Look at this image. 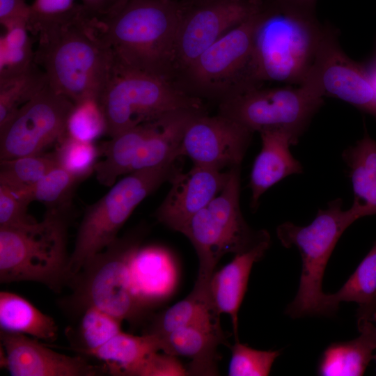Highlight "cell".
I'll list each match as a JSON object with an SVG mask.
<instances>
[{
    "label": "cell",
    "instance_id": "obj_1",
    "mask_svg": "<svg viewBox=\"0 0 376 376\" xmlns=\"http://www.w3.org/2000/svg\"><path fill=\"white\" fill-rule=\"evenodd\" d=\"M29 30L38 36L34 61L45 72L47 85L75 104L97 100L115 63L99 21L81 4Z\"/></svg>",
    "mask_w": 376,
    "mask_h": 376
},
{
    "label": "cell",
    "instance_id": "obj_2",
    "mask_svg": "<svg viewBox=\"0 0 376 376\" xmlns=\"http://www.w3.org/2000/svg\"><path fill=\"white\" fill-rule=\"evenodd\" d=\"M187 4L183 0H129L99 20L116 61L171 83L174 43Z\"/></svg>",
    "mask_w": 376,
    "mask_h": 376
},
{
    "label": "cell",
    "instance_id": "obj_3",
    "mask_svg": "<svg viewBox=\"0 0 376 376\" xmlns=\"http://www.w3.org/2000/svg\"><path fill=\"white\" fill-rule=\"evenodd\" d=\"M326 26L317 16L283 10L263 1L253 37L259 82L301 85L315 62Z\"/></svg>",
    "mask_w": 376,
    "mask_h": 376
},
{
    "label": "cell",
    "instance_id": "obj_4",
    "mask_svg": "<svg viewBox=\"0 0 376 376\" xmlns=\"http://www.w3.org/2000/svg\"><path fill=\"white\" fill-rule=\"evenodd\" d=\"M68 212L48 210L41 221L0 226V282L33 281L58 292L70 283Z\"/></svg>",
    "mask_w": 376,
    "mask_h": 376
},
{
    "label": "cell",
    "instance_id": "obj_5",
    "mask_svg": "<svg viewBox=\"0 0 376 376\" xmlns=\"http://www.w3.org/2000/svg\"><path fill=\"white\" fill-rule=\"evenodd\" d=\"M259 12L210 45L173 84L191 96L218 104L260 87L253 49Z\"/></svg>",
    "mask_w": 376,
    "mask_h": 376
},
{
    "label": "cell",
    "instance_id": "obj_6",
    "mask_svg": "<svg viewBox=\"0 0 376 376\" xmlns=\"http://www.w3.org/2000/svg\"><path fill=\"white\" fill-rule=\"evenodd\" d=\"M109 137L179 110L205 111L204 101L172 83L117 62L97 99Z\"/></svg>",
    "mask_w": 376,
    "mask_h": 376
},
{
    "label": "cell",
    "instance_id": "obj_7",
    "mask_svg": "<svg viewBox=\"0 0 376 376\" xmlns=\"http://www.w3.org/2000/svg\"><path fill=\"white\" fill-rule=\"evenodd\" d=\"M175 162L126 174L86 208L70 254V283L90 258L118 237L120 229L137 205L180 169Z\"/></svg>",
    "mask_w": 376,
    "mask_h": 376
},
{
    "label": "cell",
    "instance_id": "obj_8",
    "mask_svg": "<svg viewBox=\"0 0 376 376\" xmlns=\"http://www.w3.org/2000/svg\"><path fill=\"white\" fill-rule=\"evenodd\" d=\"M143 232L135 230L118 237L90 258L70 283L72 295L65 308L80 315L94 306L123 321H136L146 311L132 286L130 262L140 247Z\"/></svg>",
    "mask_w": 376,
    "mask_h": 376
},
{
    "label": "cell",
    "instance_id": "obj_9",
    "mask_svg": "<svg viewBox=\"0 0 376 376\" xmlns=\"http://www.w3.org/2000/svg\"><path fill=\"white\" fill-rule=\"evenodd\" d=\"M342 200L329 202L319 210L308 226L285 222L276 229L277 237L286 248L296 247L302 260L299 285L285 313L297 318L306 315H327L322 283L330 256L343 232L357 219L350 209H342Z\"/></svg>",
    "mask_w": 376,
    "mask_h": 376
},
{
    "label": "cell",
    "instance_id": "obj_10",
    "mask_svg": "<svg viewBox=\"0 0 376 376\" xmlns=\"http://www.w3.org/2000/svg\"><path fill=\"white\" fill-rule=\"evenodd\" d=\"M222 191L187 223L181 233L191 242L198 259L197 281L208 283L226 253H241L270 237L265 230H255L240 210V166L228 169Z\"/></svg>",
    "mask_w": 376,
    "mask_h": 376
},
{
    "label": "cell",
    "instance_id": "obj_11",
    "mask_svg": "<svg viewBox=\"0 0 376 376\" xmlns=\"http://www.w3.org/2000/svg\"><path fill=\"white\" fill-rule=\"evenodd\" d=\"M324 102V97L306 84L252 88L219 104L218 113L252 132L283 128L299 139Z\"/></svg>",
    "mask_w": 376,
    "mask_h": 376
},
{
    "label": "cell",
    "instance_id": "obj_12",
    "mask_svg": "<svg viewBox=\"0 0 376 376\" xmlns=\"http://www.w3.org/2000/svg\"><path fill=\"white\" fill-rule=\"evenodd\" d=\"M75 104L47 84L0 127V159L45 152L67 134Z\"/></svg>",
    "mask_w": 376,
    "mask_h": 376
},
{
    "label": "cell",
    "instance_id": "obj_13",
    "mask_svg": "<svg viewBox=\"0 0 376 376\" xmlns=\"http://www.w3.org/2000/svg\"><path fill=\"white\" fill-rule=\"evenodd\" d=\"M262 7L263 0L187 2L174 43L172 84L210 45Z\"/></svg>",
    "mask_w": 376,
    "mask_h": 376
},
{
    "label": "cell",
    "instance_id": "obj_14",
    "mask_svg": "<svg viewBox=\"0 0 376 376\" xmlns=\"http://www.w3.org/2000/svg\"><path fill=\"white\" fill-rule=\"evenodd\" d=\"M302 84L323 97L340 99L376 118V98L366 65L345 55L339 46L336 31L328 25L313 67Z\"/></svg>",
    "mask_w": 376,
    "mask_h": 376
},
{
    "label": "cell",
    "instance_id": "obj_15",
    "mask_svg": "<svg viewBox=\"0 0 376 376\" xmlns=\"http://www.w3.org/2000/svg\"><path fill=\"white\" fill-rule=\"evenodd\" d=\"M253 134L224 115L198 113L185 128L180 155L189 157L194 165L219 171L241 166Z\"/></svg>",
    "mask_w": 376,
    "mask_h": 376
},
{
    "label": "cell",
    "instance_id": "obj_16",
    "mask_svg": "<svg viewBox=\"0 0 376 376\" xmlns=\"http://www.w3.org/2000/svg\"><path fill=\"white\" fill-rule=\"evenodd\" d=\"M1 366L13 376H94L100 368L81 356L52 350L27 335L0 330Z\"/></svg>",
    "mask_w": 376,
    "mask_h": 376
},
{
    "label": "cell",
    "instance_id": "obj_17",
    "mask_svg": "<svg viewBox=\"0 0 376 376\" xmlns=\"http://www.w3.org/2000/svg\"><path fill=\"white\" fill-rule=\"evenodd\" d=\"M229 170L194 165L187 172L179 169L170 179L171 189L155 211L158 221L181 233L190 219L224 189Z\"/></svg>",
    "mask_w": 376,
    "mask_h": 376
},
{
    "label": "cell",
    "instance_id": "obj_18",
    "mask_svg": "<svg viewBox=\"0 0 376 376\" xmlns=\"http://www.w3.org/2000/svg\"><path fill=\"white\" fill-rule=\"evenodd\" d=\"M262 147L256 157L250 175L251 206L255 210L261 196L283 178L301 173V163L292 155L290 147L299 138L283 128H266L258 132Z\"/></svg>",
    "mask_w": 376,
    "mask_h": 376
},
{
    "label": "cell",
    "instance_id": "obj_19",
    "mask_svg": "<svg viewBox=\"0 0 376 376\" xmlns=\"http://www.w3.org/2000/svg\"><path fill=\"white\" fill-rule=\"evenodd\" d=\"M130 271L134 295L145 311L169 297L176 287L175 263L161 247H139L130 259Z\"/></svg>",
    "mask_w": 376,
    "mask_h": 376
},
{
    "label": "cell",
    "instance_id": "obj_20",
    "mask_svg": "<svg viewBox=\"0 0 376 376\" xmlns=\"http://www.w3.org/2000/svg\"><path fill=\"white\" fill-rule=\"evenodd\" d=\"M270 245L268 237L241 253L222 269L214 272L209 281V292L217 311L231 318L235 340H238V312L246 290L253 265L260 260Z\"/></svg>",
    "mask_w": 376,
    "mask_h": 376
},
{
    "label": "cell",
    "instance_id": "obj_21",
    "mask_svg": "<svg viewBox=\"0 0 376 376\" xmlns=\"http://www.w3.org/2000/svg\"><path fill=\"white\" fill-rule=\"evenodd\" d=\"M159 338L164 353L191 360L187 368L188 375H218L217 348L221 344L229 347L221 328L186 327Z\"/></svg>",
    "mask_w": 376,
    "mask_h": 376
},
{
    "label": "cell",
    "instance_id": "obj_22",
    "mask_svg": "<svg viewBox=\"0 0 376 376\" xmlns=\"http://www.w3.org/2000/svg\"><path fill=\"white\" fill-rule=\"evenodd\" d=\"M359 336L329 345L323 352L318 374L322 376H361L376 350V329L371 320L359 319Z\"/></svg>",
    "mask_w": 376,
    "mask_h": 376
},
{
    "label": "cell",
    "instance_id": "obj_23",
    "mask_svg": "<svg viewBox=\"0 0 376 376\" xmlns=\"http://www.w3.org/2000/svg\"><path fill=\"white\" fill-rule=\"evenodd\" d=\"M342 156L349 168L354 196L350 209L357 219L376 214V141L366 133Z\"/></svg>",
    "mask_w": 376,
    "mask_h": 376
},
{
    "label": "cell",
    "instance_id": "obj_24",
    "mask_svg": "<svg viewBox=\"0 0 376 376\" xmlns=\"http://www.w3.org/2000/svg\"><path fill=\"white\" fill-rule=\"evenodd\" d=\"M217 312L209 292V283L196 281L191 292L155 321L148 333L159 337L186 327L221 328Z\"/></svg>",
    "mask_w": 376,
    "mask_h": 376
},
{
    "label": "cell",
    "instance_id": "obj_25",
    "mask_svg": "<svg viewBox=\"0 0 376 376\" xmlns=\"http://www.w3.org/2000/svg\"><path fill=\"white\" fill-rule=\"evenodd\" d=\"M153 121L130 128L100 146V156H103V159L97 162L94 171L100 184L111 187L119 177L131 173L141 146L151 131Z\"/></svg>",
    "mask_w": 376,
    "mask_h": 376
},
{
    "label": "cell",
    "instance_id": "obj_26",
    "mask_svg": "<svg viewBox=\"0 0 376 376\" xmlns=\"http://www.w3.org/2000/svg\"><path fill=\"white\" fill-rule=\"evenodd\" d=\"M0 330L20 333L36 339L53 342L58 327L54 320L15 293L0 292Z\"/></svg>",
    "mask_w": 376,
    "mask_h": 376
},
{
    "label": "cell",
    "instance_id": "obj_27",
    "mask_svg": "<svg viewBox=\"0 0 376 376\" xmlns=\"http://www.w3.org/2000/svg\"><path fill=\"white\" fill-rule=\"evenodd\" d=\"M343 301L359 304L358 320H370L376 310V242L344 285L337 292L326 294L327 315Z\"/></svg>",
    "mask_w": 376,
    "mask_h": 376
},
{
    "label": "cell",
    "instance_id": "obj_28",
    "mask_svg": "<svg viewBox=\"0 0 376 376\" xmlns=\"http://www.w3.org/2000/svg\"><path fill=\"white\" fill-rule=\"evenodd\" d=\"M159 350L157 336L150 333L135 336L121 331L86 355L104 362L113 375H125L146 355Z\"/></svg>",
    "mask_w": 376,
    "mask_h": 376
},
{
    "label": "cell",
    "instance_id": "obj_29",
    "mask_svg": "<svg viewBox=\"0 0 376 376\" xmlns=\"http://www.w3.org/2000/svg\"><path fill=\"white\" fill-rule=\"evenodd\" d=\"M80 315L76 329H69L68 335L73 349L84 355L122 331V320L96 307L86 308Z\"/></svg>",
    "mask_w": 376,
    "mask_h": 376
},
{
    "label": "cell",
    "instance_id": "obj_30",
    "mask_svg": "<svg viewBox=\"0 0 376 376\" xmlns=\"http://www.w3.org/2000/svg\"><path fill=\"white\" fill-rule=\"evenodd\" d=\"M47 84L45 72L36 63L24 72L0 77V127Z\"/></svg>",
    "mask_w": 376,
    "mask_h": 376
},
{
    "label": "cell",
    "instance_id": "obj_31",
    "mask_svg": "<svg viewBox=\"0 0 376 376\" xmlns=\"http://www.w3.org/2000/svg\"><path fill=\"white\" fill-rule=\"evenodd\" d=\"M58 165L54 151L1 160L0 185L14 191L27 190Z\"/></svg>",
    "mask_w": 376,
    "mask_h": 376
},
{
    "label": "cell",
    "instance_id": "obj_32",
    "mask_svg": "<svg viewBox=\"0 0 376 376\" xmlns=\"http://www.w3.org/2000/svg\"><path fill=\"white\" fill-rule=\"evenodd\" d=\"M4 28L0 39V77L24 72L35 63L27 24L19 22Z\"/></svg>",
    "mask_w": 376,
    "mask_h": 376
},
{
    "label": "cell",
    "instance_id": "obj_33",
    "mask_svg": "<svg viewBox=\"0 0 376 376\" xmlns=\"http://www.w3.org/2000/svg\"><path fill=\"white\" fill-rule=\"evenodd\" d=\"M81 180L58 165L27 190L31 202L36 201L49 210L68 212L75 188Z\"/></svg>",
    "mask_w": 376,
    "mask_h": 376
},
{
    "label": "cell",
    "instance_id": "obj_34",
    "mask_svg": "<svg viewBox=\"0 0 376 376\" xmlns=\"http://www.w3.org/2000/svg\"><path fill=\"white\" fill-rule=\"evenodd\" d=\"M58 165L81 180L92 173L100 156L93 142L80 141L66 134L54 150Z\"/></svg>",
    "mask_w": 376,
    "mask_h": 376
},
{
    "label": "cell",
    "instance_id": "obj_35",
    "mask_svg": "<svg viewBox=\"0 0 376 376\" xmlns=\"http://www.w3.org/2000/svg\"><path fill=\"white\" fill-rule=\"evenodd\" d=\"M66 132L74 139L88 142L107 133L106 120L96 100L75 104L68 119Z\"/></svg>",
    "mask_w": 376,
    "mask_h": 376
},
{
    "label": "cell",
    "instance_id": "obj_36",
    "mask_svg": "<svg viewBox=\"0 0 376 376\" xmlns=\"http://www.w3.org/2000/svg\"><path fill=\"white\" fill-rule=\"evenodd\" d=\"M231 357L228 366L229 376L269 375L279 350H258L239 340L230 347Z\"/></svg>",
    "mask_w": 376,
    "mask_h": 376
},
{
    "label": "cell",
    "instance_id": "obj_37",
    "mask_svg": "<svg viewBox=\"0 0 376 376\" xmlns=\"http://www.w3.org/2000/svg\"><path fill=\"white\" fill-rule=\"evenodd\" d=\"M31 202L25 192L0 185V226H23L36 222L27 212Z\"/></svg>",
    "mask_w": 376,
    "mask_h": 376
},
{
    "label": "cell",
    "instance_id": "obj_38",
    "mask_svg": "<svg viewBox=\"0 0 376 376\" xmlns=\"http://www.w3.org/2000/svg\"><path fill=\"white\" fill-rule=\"evenodd\" d=\"M126 376H184L188 375L185 368L177 357L153 352L125 374Z\"/></svg>",
    "mask_w": 376,
    "mask_h": 376
},
{
    "label": "cell",
    "instance_id": "obj_39",
    "mask_svg": "<svg viewBox=\"0 0 376 376\" xmlns=\"http://www.w3.org/2000/svg\"><path fill=\"white\" fill-rule=\"evenodd\" d=\"M74 0H35L30 6L28 20L49 19L62 15L77 5Z\"/></svg>",
    "mask_w": 376,
    "mask_h": 376
},
{
    "label": "cell",
    "instance_id": "obj_40",
    "mask_svg": "<svg viewBox=\"0 0 376 376\" xmlns=\"http://www.w3.org/2000/svg\"><path fill=\"white\" fill-rule=\"evenodd\" d=\"M30 6L25 0H0V22L3 27L24 22L27 24Z\"/></svg>",
    "mask_w": 376,
    "mask_h": 376
},
{
    "label": "cell",
    "instance_id": "obj_41",
    "mask_svg": "<svg viewBox=\"0 0 376 376\" xmlns=\"http://www.w3.org/2000/svg\"><path fill=\"white\" fill-rule=\"evenodd\" d=\"M129 0H81V6L88 15L102 20L116 13Z\"/></svg>",
    "mask_w": 376,
    "mask_h": 376
},
{
    "label": "cell",
    "instance_id": "obj_42",
    "mask_svg": "<svg viewBox=\"0 0 376 376\" xmlns=\"http://www.w3.org/2000/svg\"><path fill=\"white\" fill-rule=\"evenodd\" d=\"M281 9L309 16H316L318 0H263Z\"/></svg>",
    "mask_w": 376,
    "mask_h": 376
},
{
    "label": "cell",
    "instance_id": "obj_43",
    "mask_svg": "<svg viewBox=\"0 0 376 376\" xmlns=\"http://www.w3.org/2000/svg\"><path fill=\"white\" fill-rule=\"evenodd\" d=\"M368 70L376 98V58L366 65Z\"/></svg>",
    "mask_w": 376,
    "mask_h": 376
},
{
    "label": "cell",
    "instance_id": "obj_44",
    "mask_svg": "<svg viewBox=\"0 0 376 376\" xmlns=\"http://www.w3.org/2000/svg\"><path fill=\"white\" fill-rule=\"evenodd\" d=\"M370 320L375 323L374 324L376 329V310L373 313L372 315L370 316ZM374 359L376 361V354L374 355Z\"/></svg>",
    "mask_w": 376,
    "mask_h": 376
},
{
    "label": "cell",
    "instance_id": "obj_45",
    "mask_svg": "<svg viewBox=\"0 0 376 376\" xmlns=\"http://www.w3.org/2000/svg\"><path fill=\"white\" fill-rule=\"evenodd\" d=\"M183 1H187L193 4H198V3H204L206 1H210L212 0H183Z\"/></svg>",
    "mask_w": 376,
    "mask_h": 376
}]
</instances>
